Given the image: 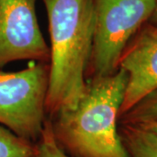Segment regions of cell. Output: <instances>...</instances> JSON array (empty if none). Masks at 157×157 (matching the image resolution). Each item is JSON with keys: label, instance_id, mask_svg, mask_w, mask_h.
I'll list each match as a JSON object with an SVG mask.
<instances>
[{"label": "cell", "instance_id": "obj_1", "mask_svg": "<svg viewBox=\"0 0 157 157\" xmlns=\"http://www.w3.org/2000/svg\"><path fill=\"white\" fill-rule=\"evenodd\" d=\"M50 34L45 113L75 108L86 87L95 24L94 0H43Z\"/></svg>", "mask_w": 157, "mask_h": 157}, {"label": "cell", "instance_id": "obj_2", "mask_svg": "<svg viewBox=\"0 0 157 157\" xmlns=\"http://www.w3.org/2000/svg\"><path fill=\"white\" fill-rule=\"evenodd\" d=\"M128 82L126 72L87 80L73 109L51 119L57 143L70 157H129L118 130Z\"/></svg>", "mask_w": 157, "mask_h": 157}, {"label": "cell", "instance_id": "obj_3", "mask_svg": "<svg viewBox=\"0 0 157 157\" xmlns=\"http://www.w3.org/2000/svg\"><path fill=\"white\" fill-rule=\"evenodd\" d=\"M94 1L95 24L86 81L117 71L124 50L148 22L155 4V0Z\"/></svg>", "mask_w": 157, "mask_h": 157}, {"label": "cell", "instance_id": "obj_4", "mask_svg": "<svg viewBox=\"0 0 157 157\" xmlns=\"http://www.w3.org/2000/svg\"><path fill=\"white\" fill-rule=\"evenodd\" d=\"M31 62L20 71H0V125L36 143L46 121L49 66Z\"/></svg>", "mask_w": 157, "mask_h": 157}, {"label": "cell", "instance_id": "obj_5", "mask_svg": "<svg viewBox=\"0 0 157 157\" xmlns=\"http://www.w3.org/2000/svg\"><path fill=\"white\" fill-rule=\"evenodd\" d=\"M37 0H0V68L17 60L48 63L50 49L39 27Z\"/></svg>", "mask_w": 157, "mask_h": 157}, {"label": "cell", "instance_id": "obj_6", "mask_svg": "<svg viewBox=\"0 0 157 157\" xmlns=\"http://www.w3.org/2000/svg\"><path fill=\"white\" fill-rule=\"evenodd\" d=\"M128 75L121 117L145 97L157 90V26L145 24L131 39L119 61Z\"/></svg>", "mask_w": 157, "mask_h": 157}, {"label": "cell", "instance_id": "obj_7", "mask_svg": "<svg viewBox=\"0 0 157 157\" xmlns=\"http://www.w3.org/2000/svg\"><path fill=\"white\" fill-rule=\"evenodd\" d=\"M129 157H157V135L146 128L122 123L119 131Z\"/></svg>", "mask_w": 157, "mask_h": 157}, {"label": "cell", "instance_id": "obj_8", "mask_svg": "<svg viewBox=\"0 0 157 157\" xmlns=\"http://www.w3.org/2000/svg\"><path fill=\"white\" fill-rule=\"evenodd\" d=\"M35 143L0 125V157H34Z\"/></svg>", "mask_w": 157, "mask_h": 157}, {"label": "cell", "instance_id": "obj_9", "mask_svg": "<svg viewBox=\"0 0 157 157\" xmlns=\"http://www.w3.org/2000/svg\"><path fill=\"white\" fill-rule=\"evenodd\" d=\"M122 123L144 124L157 121V90L137 103L121 117Z\"/></svg>", "mask_w": 157, "mask_h": 157}, {"label": "cell", "instance_id": "obj_10", "mask_svg": "<svg viewBox=\"0 0 157 157\" xmlns=\"http://www.w3.org/2000/svg\"><path fill=\"white\" fill-rule=\"evenodd\" d=\"M34 157H70L57 143L51 119H46L42 134L35 143Z\"/></svg>", "mask_w": 157, "mask_h": 157}, {"label": "cell", "instance_id": "obj_11", "mask_svg": "<svg viewBox=\"0 0 157 157\" xmlns=\"http://www.w3.org/2000/svg\"><path fill=\"white\" fill-rule=\"evenodd\" d=\"M135 125L142 126V127H144V128H146L147 129L150 130L151 132H153L154 134H155V135H157V121H150V122H147V123L144 124H135Z\"/></svg>", "mask_w": 157, "mask_h": 157}, {"label": "cell", "instance_id": "obj_12", "mask_svg": "<svg viewBox=\"0 0 157 157\" xmlns=\"http://www.w3.org/2000/svg\"><path fill=\"white\" fill-rule=\"evenodd\" d=\"M148 24H151L153 25H156L157 26V0H155V9L152 13L151 17L148 20Z\"/></svg>", "mask_w": 157, "mask_h": 157}]
</instances>
